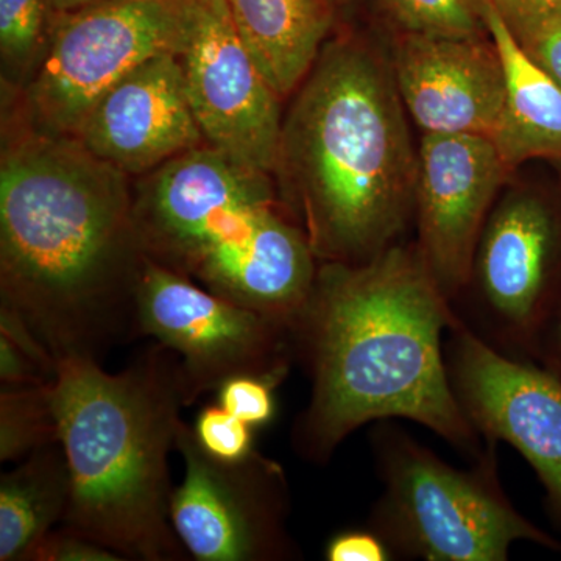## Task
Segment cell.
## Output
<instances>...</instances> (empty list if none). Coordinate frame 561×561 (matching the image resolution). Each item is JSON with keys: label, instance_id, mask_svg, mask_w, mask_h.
<instances>
[{"label": "cell", "instance_id": "1", "mask_svg": "<svg viewBox=\"0 0 561 561\" xmlns=\"http://www.w3.org/2000/svg\"><path fill=\"white\" fill-rule=\"evenodd\" d=\"M457 319L416 243H394L360 264L320 262L290 327L294 359L311 398L291 426V448L324 465L373 421L411 420L472 460L482 438L454 397L445 339Z\"/></svg>", "mask_w": 561, "mask_h": 561}, {"label": "cell", "instance_id": "2", "mask_svg": "<svg viewBox=\"0 0 561 561\" xmlns=\"http://www.w3.org/2000/svg\"><path fill=\"white\" fill-rule=\"evenodd\" d=\"M128 175L25 128L0 162V291L55 360L136 341L144 254Z\"/></svg>", "mask_w": 561, "mask_h": 561}, {"label": "cell", "instance_id": "3", "mask_svg": "<svg viewBox=\"0 0 561 561\" xmlns=\"http://www.w3.org/2000/svg\"><path fill=\"white\" fill-rule=\"evenodd\" d=\"M283 121L276 187L320 262L360 264L415 216L419 153L391 62L328 41Z\"/></svg>", "mask_w": 561, "mask_h": 561}, {"label": "cell", "instance_id": "4", "mask_svg": "<svg viewBox=\"0 0 561 561\" xmlns=\"http://www.w3.org/2000/svg\"><path fill=\"white\" fill-rule=\"evenodd\" d=\"M54 394L72 482L61 526L124 560L186 561L169 470L186 408L179 356L157 342L121 373L66 357Z\"/></svg>", "mask_w": 561, "mask_h": 561}, {"label": "cell", "instance_id": "5", "mask_svg": "<svg viewBox=\"0 0 561 561\" xmlns=\"http://www.w3.org/2000/svg\"><path fill=\"white\" fill-rule=\"evenodd\" d=\"M272 179L208 144L165 162L133 195L144 256L291 327L320 261Z\"/></svg>", "mask_w": 561, "mask_h": 561}, {"label": "cell", "instance_id": "6", "mask_svg": "<svg viewBox=\"0 0 561 561\" xmlns=\"http://www.w3.org/2000/svg\"><path fill=\"white\" fill-rule=\"evenodd\" d=\"M370 438L382 491L367 527L391 559L507 561L519 541L561 553V542L502 489L497 443L483 442L470 470H460L390 420L379 421Z\"/></svg>", "mask_w": 561, "mask_h": 561}, {"label": "cell", "instance_id": "7", "mask_svg": "<svg viewBox=\"0 0 561 561\" xmlns=\"http://www.w3.org/2000/svg\"><path fill=\"white\" fill-rule=\"evenodd\" d=\"M186 0H102L58 14L22 87L25 128L73 136L117 81L162 54H179Z\"/></svg>", "mask_w": 561, "mask_h": 561}, {"label": "cell", "instance_id": "8", "mask_svg": "<svg viewBox=\"0 0 561 561\" xmlns=\"http://www.w3.org/2000/svg\"><path fill=\"white\" fill-rule=\"evenodd\" d=\"M136 328L139 339H154L179 356L186 408L236 376L280 386L295 360L289 324L221 298L146 256Z\"/></svg>", "mask_w": 561, "mask_h": 561}, {"label": "cell", "instance_id": "9", "mask_svg": "<svg viewBox=\"0 0 561 561\" xmlns=\"http://www.w3.org/2000/svg\"><path fill=\"white\" fill-rule=\"evenodd\" d=\"M561 216L527 191L491 209L457 317L502 354L534 362L538 337L559 301ZM453 301V302H454ZM451 302V305H453Z\"/></svg>", "mask_w": 561, "mask_h": 561}, {"label": "cell", "instance_id": "10", "mask_svg": "<svg viewBox=\"0 0 561 561\" xmlns=\"http://www.w3.org/2000/svg\"><path fill=\"white\" fill-rule=\"evenodd\" d=\"M175 451L184 460V479L173 489L172 526L192 559L301 560L287 527L290 491L278 461L256 449L242 460L216 459L183 420Z\"/></svg>", "mask_w": 561, "mask_h": 561}, {"label": "cell", "instance_id": "11", "mask_svg": "<svg viewBox=\"0 0 561 561\" xmlns=\"http://www.w3.org/2000/svg\"><path fill=\"white\" fill-rule=\"evenodd\" d=\"M176 55L205 142L239 164L273 175L283 99L251 57L225 0H186Z\"/></svg>", "mask_w": 561, "mask_h": 561}, {"label": "cell", "instance_id": "12", "mask_svg": "<svg viewBox=\"0 0 561 561\" xmlns=\"http://www.w3.org/2000/svg\"><path fill=\"white\" fill-rule=\"evenodd\" d=\"M449 383L483 442L529 461L561 523V382L541 365L502 354L457 317L445 339Z\"/></svg>", "mask_w": 561, "mask_h": 561}, {"label": "cell", "instance_id": "13", "mask_svg": "<svg viewBox=\"0 0 561 561\" xmlns=\"http://www.w3.org/2000/svg\"><path fill=\"white\" fill-rule=\"evenodd\" d=\"M508 172L489 136L423 135L415 192L416 247L451 302L470 278L479 238Z\"/></svg>", "mask_w": 561, "mask_h": 561}, {"label": "cell", "instance_id": "14", "mask_svg": "<svg viewBox=\"0 0 561 561\" xmlns=\"http://www.w3.org/2000/svg\"><path fill=\"white\" fill-rule=\"evenodd\" d=\"M391 69L404 108L423 135L493 138L505 103V70L490 33L400 32Z\"/></svg>", "mask_w": 561, "mask_h": 561}, {"label": "cell", "instance_id": "15", "mask_svg": "<svg viewBox=\"0 0 561 561\" xmlns=\"http://www.w3.org/2000/svg\"><path fill=\"white\" fill-rule=\"evenodd\" d=\"M72 138L128 176L149 175L205 146L179 55H158L117 81Z\"/></svg>", "mask_w": 561, "mask_h": 561}, {"label": "cell", "instance_id": "16", "mask_svg": "<svg viewBox=\"0 0 561 561\" xmlns=\"http://www.w3.org/2000/svg\"><path fill=\"white\" fill-rule=\"evenodd\" d=\"M236 31L278 92L289 98L328 43L332 0H225Z\"/></svg>", "mask_w": 561, "mask_h": 561}, {"label": "cell", "instance_id": "17", "mask_svg": "<svg viewBox=\"0 0 561 561\" xmlns=\"http://www.w3.org/2000/svg\"><path fill=\"white\" fill-rule=\"evenodd\" d=\"M485 22L505 70V103L493 142L507 168L561 161V88L527 57L485 0Z\"/></svg>", "mask_w": 561, "mask_h": 561}, {"label": "cell", "instance_id": "18", "mask_svg": "<svg viewBox=\"0 0 561 561\" xmlns=\"http://www.w3.org/2000/svg\"><path fill=\"white\" fill-rule=\"evenodd\" d=\"M72 494L61 443L41 448L0 478V561L28 553L65 522Z\"/></svg>", "mask_w": 561, "mask_h": 561}, {"label": "cell", "instance_id": "19", "mask_svg": "<svg viewBox=\"0 0 561 561\" xmlns=\"http://www.w3.org/2000/svg\"><path fill=\"white\" fill-rule=\"evenodd\" d=\"M60 443L54 382L0 390V460L21 461Z\"/></svg>", "mask_w": 561, "mask_h": 561}, {"label": "cell", "instance_id": "20", "mask_svg": "<svg viewBox=\"0 0 561 561\" xmlns=\"http://www.w3.org/2000/svg\"><path fill=\"white\" fill-rule=\"evenodd\" d=\"M54 18L49 0H0V54L10 87H24L38 65Z\"/></svg>", "mask_w": 561, "mask_h": 561}, {"label": "cell", "instance_id": "21", "mask_svg": "<svg viewBox=\"0 0 561 561\" xmlns=\"http://www.w3.org/2000/svg\"><path fill=\"white\" fill-rule=\"evenodd\" d=\"M400 32L474 36L489 33L485 0H383Z\"/></svg>", "mask_w": 561, "mask_h": 561}, {"label": "cell", "instance_id": "22", "mask_svg": "<svg viewBox=\"0 0 561 561\" xmlns=\"http://www.w3.org/2000/svg\"><path fill=\"white\" fill-rule=\"evenodd\" d=\"M192 430L202 448L216 459L242 460L254 451V427L220 404L203 408Z\"/></svg>", "mask_w": 561, "mask_h": 561}, {"label": "cell", "instance_id": "23", "mask_svg": "<svg viewBox=\"0 0 561 561\" xmlns=\"http://www.w3.org/2000/svg\"><path fill=\"white\" fill-rule=\"evenodd\" d=\"M278 387V383L260 376H236L216 391L217 404L250 426H264L275 415V390Z\"/></svg>", "mask_w": 561, "mask_h": 561}, {"label": "cell", "instance_id": "24", "mask_svg": "<svg viewBox=\"0 0 561 561\" xmlns=\"http://www.w3.org/2000/svg\"><path fill=\"white\" fill-rule=\"evenodd\" d=\"M27 561H124L121 556L76 531L58 526L28 553Z\"/></svg>", "mask_w": 561, "mask_h": 561}, {"label": "cell", "instance_id": "25", "mask_svg": "<svg viewBox=\"0 0 561 561\" xmlns=\"http://www.w3.org/2000/svg\"><path fill=\"white\" fill-rule=\"evenodd\" d=\"M486 3L518 43L561 16V0H486Z\"/></svg>", "mask_w": 561, "mask_h": 561}, {"label": "cell", "instance_id": "26", "mask_svg": "<svg viewBox=\"0 0 561 561\" xmlns=\"http://www.w3.org/2000/svg\"><path fill=\"white\" fill-rule=\"evenodd\" d=\"M328 561H387L391 556L375 531L345 530L328 542L324 551Z\"/></svg>", "mask_w": 561, "mask_h": 561}, {"label": "cell", "instance_id": "27", "mask_svg": "<svg viewBox=\"0 0 561 561\" xmlns=\"http://www.w3.org/2000/svg\"><path fill=\"white\" fill-rule=\"evenodd\" d=\"M519 46L561 88V16L531 33Z\"/></svg>", "mask_w": 561, "mask_h": 561}, {"label": "cell", "instance_id": "28", "mask_svg": "<svg viewBox=\"0 0 561 561\" xmlns=\"http://www.w3.org/2000/svg\"><path fill=\"white\" fill-rule=\"evenodd\" d=\"M534 362L561 382V295L542 327Z\"/></svg>", "mask_w": 561, "mask_h": 561}, {"label": "cell", "instance_id": "29", "mask_svg": "<svg viewBox=\"0 0 561 561\" xmlns=\"http://www.w3.org/2000/svg\"><path fill=\"white\" fill-rule=\"evenodd\" d=\"M49 2L51 13L54 16H58V14L70 13V11L84 9L92 3L102 2V0H49Z\"/></svg>", "mask_w": 561, "mask_h": 561}, {"label": "cell", "instance_id": "30", "mask_svg": "<svg viewBox=\"0 0 561 561\" xmlns=\"http://www.w3.org/2000/svg\"><path fill=\"white\" fill-rule=\"evenodd\" d=\"M332 2H334L335 5H343V3L350 2V0H332Z\"/></svg>", "mask_w": 561, "mask_h": 561}]
</instances>
